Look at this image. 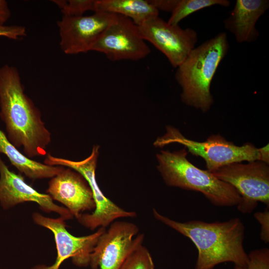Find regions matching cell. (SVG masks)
Returning <instances> with one entry per match:
<instances>
[{
  "label": "cell",
  "instance_id": "obj_16",
  "mask_svg": "<svg viewBox=\"0 0 269 269\" xmlns=\"http://www.w3.org/2000/svg\"><path fill=\"white\" fill-rule=\"evenodd\" d=\"M0 154L5 155L20 172L33 180L51 178L64 168L63 166L47 165L27 157L9 141L6 134L0 130Z\"/></svg>",
  "mask_w": 269,
  "mask_h": 269
},
{
  "label": "cell",
  "instance_id": "obj_9",
  "mask_svg": "<svg viewBox=\"0 0 269 269\" xmlns=\"http://www.w3.org/2000/svg\"><path fill=\"white\" fill-rule=\"evenodd\" d=\"M137 26L142 38L161 52L176 68L195 47L198 40L195 30L169 24L158 15L149 17Z\"/></svg>",
  "mask_w": 269,
  "mask_h": 269
},
{
  "label": "cell",
  "instance_id": "obj_15",
  "mask_svg": "<svg viewBox=\"0 0 269 269\" xmlns=\"http://www.w3.org/2000/svg\"><path fill=\"white\" fill-rule=\"evenodd\" d=\"M269 8L268 0H237L223 22L238 43H252L259 37L256 23Z\"/></svg>",
  "mask_w": 269,
  "mask_h": 269
},
{
  "label": "cell",
  "instance_id": "obj_2",
  "mask_svg": "<svg viewBox=\"0 0 269 269\" xmlns=\"http://www.w3.org/2000/svg\"><path fill=\"white\" fill-rule=\"evenodd\" d=\"M155 218L188 238L198 251L195 269H214L217 265L232 263L234 269L246 267L249 262L244 247L245 227L239 218L220 222L175 221L153 209Z\"/></svg>",
  "mask_w": 269,
  "mask_h": 269
},
{
  "label": "cell",
  "instance_id": "obj_5",
  "mask_svg": "<svg viewBox=\"0 0 269 269\" xmlns=\"http://www.w3.org/2000/svg\"><path fill=\"white\" fill-rule=\"evenodd\" d=\"M172 143L181 144L193 155L201 157L210 172L243 161L269 162V144L259 148L249 142L238 146L220 134L211 135L205 141H197L185 137L172 127H167L166 134L158 137L154 145L161 147Z\"/></svg>",
  "mask_w": 269,
  "mask_h": 269
},
{
  "label": "cell",
  "instance_id": "obj_10",
  "mask_svg": "<svg viewBox=\"0 0 269 269\" xmlns=\"http://www.w3.org/2000/svg\"><path fill=\"white\" fill-rule=\"evenodd\" d=\"M134 223L117 221L111 224L100 236L90 256L92 269H120L130 253L142 244L144 235L139 234Z\"/></svg>",
  "mask_w": 269,
  "mask_h": 269
},
{
  "label": "cell",
  "instance_id": "obj_25",
  "mask_svg": "<svg viewBox=\"0 0 269 269\" xmlns=\"http://www.w3.org/2000/svg\"><path fill=\"white\" fill-rule=\"evenodd\" d=\"M11 15L6 1L0 0V26L4 25Z\"/></svg>",
  "mask_w": 269,
  "mask_h": 269
},
{
  "label": "cell",
  "instance_id": "obj_18",
  "mask_svg": "<svg viewBox=\"0 0 269 269\" xmlns=\"http://www.w3.org/2000/svg\"><path fill=\"white\" fill-rule=\"evenodd\" d=\"M230 5L228 0H179L167 22L171 25H178L188 15L204 8L214 5L228 7Z\"/></svg>",
  "mask_w": 269,
  "mask_h": 269
},
{
  "label": "cell",
  "instance_id": "obj_12",
  "mask_svg": "<svg viewBox=\"0 0 269 269\" xmlns=\"http://www.w3.org/2000/svg\"><path fill=\"white\" fill-rule=\"evenodd\" d=\"M117 14L97 12L89 16L63 15L57 21L60 46L66 54L87 52Z\"/></svg>",
  "mask_w": 269,
  "mask_h": 269
},
{
  "label": "cell",
  "instance_id": "obj_8",
  "mask_svg": "<svg viewBox=\"0 0 269 269\" xmlns=\"http://www.w3.org/2000/svg\"><path fill=\"white\" fill-rule=\"evenodd\" d=\"M145 41L138 26L131 19L117 14L94 42L90 51L101 52L112 61H137L150 53Z\"/></svg>",
  "mask_w": 269,
  "mask_h": 269
},
{
  "label": "cell",
  "instance_id": "obj_4",
  "mask_svg": "<svg viewBox=\"0 0 269 269\" xmlns=\"http://www.w3.org/2000/svg\"><path fill=\"white\" fill-rule=\"evenodd\" d=\"M187 155L185 147L157 154L158 170L168 186L200 192L218 207L237 206L241 202V197L232 185L207 170L197 167L188 160Z\"/></svg>",
  "mask_w": 269,
  "mask_h": 269
},
{
  "label": "cell",
  "instance_id": "obj_13",
  "mask_svg": "<svg viewBox=\"0 0 269 269\" xmlns=\"http://www.w3.org/2000/svg\"><path fill=\"white\" fill-rule=\"evenodd\" d=\"M26 202L38 204L47 213L55 212L65 220L73 217L66 207L57 205L48 194L38 192L24 181V177L11 171L0 154V204L4 210Z\"/></svg>",
  "mask_w": 269,
  "mask_h": 269
},
{
  "label": "cell",
  "instance_id": "obj_6",
  "mask_svg": "<svg viewBox=\"0 0 269 269\" xmlns=\"http://www.w3.org/2000/svg\"><path fill=\"white\" fill-rule=\"evenodd\" d=\"M98 145H94L91 154L81 161H73L46 155L44 163L49 165L66 166L79 173L90 187L95 207L91 214H81L77 219L84 227L91 230L98 227L106 228L119 218L134 217L136 213L121 208L107 198L97 184L95 171L99 155Z\"/></svg>",
  "mask_w": 269,
  "mask_h": 269
},
{
  "label": "cell",
  "instance_id": "obj_21",
  "mask_svg": "<svg viewBox=\"0 0 269 269\" xmlns=\"http://www.w3.org/2000/svg\"><path fill=\"white\" fill-rule=\"evenodd\" d=\"M249 262L243 268L234 269H269V249L264 248L251 251L248 254Z\"/></svg>",
  "mask_w": 269,
  "mask_h": 269
},
{
  "label": "cell",
  "instance_id": "obj_23",
  "mask_svg": "<svg viewBox=\"0 0 269 269\" xmlns=\"http://www.w3.org/2000/svg\"><path fill=\"white\" fill-rule=\"evenodd\" d=\"M26 35L24 26L21 25H3L0 26V36L9 39L17 40Z\"/></svg>",
  "mask_w": 269,
  "mask_h": 269
},
{
  "label": "cell",
  "instance_id": "obj_17",
  "mask_svg": "<svg viewBox=\"0 0 269 269\" xmlns=\"http://www.w3.org/2000/svg\"><path fill=\"white\" fill-rule=\"evenodd\" d=\"M95 5L94 12L123 15L131 19L137 26L159 14L148 0H96Z\"/></svg>",
  "mask_w": 269,
  "mask_h": 269
},
{
  "label": "cell",
  "instance_id": "obj_22",
  "mask_svg": "<svg viewBox=\"0 0 269 269\" xmlns=\"http://www.w3.org/2000/svg\"><path fill=\"white\" fill-rule=\"evenodd\" d=\"M266 207L264 211L257 212L254 215L255 218L261 226L260 238L265 243L269 242V210Z\"/></svg>",
  "mask_w": 269,
  "mask_h": 269
},
{
  "label": "cell",
  "instance_id": "obj_3",
  "mask_svg": "<svg viewBox=\"0 0 269 269\" xmlns=\"http://www.w3.org/2000/svg\"><path fill=\"white\" fill-rule=\"evenodd\" d=\"M229 49L226 33L220 32L195 47L176 68L175 78L181 88L183 103L203 112L210 109L214 102L211 84Z\"/></svg>",
  "mask_w": 269,
  "mask_h": 269
},
{
  "label": "cell",
  "instance_id": "obj_14",
  "mask_svg": "<svg viewBox=\"0 0 269 269\" xmlns=\"http://www.w3.org/2000/svg\"><path fill=\"white\" fill-rule=\"evenodd\" d=\"M68 168L51 178L47 193L61 202L77 219L85 210L95 209L90 187L79 173Z\"/></svg>",
  "mask_w": 269,
  "mask_h": 269
},
{
  "label": "cell",
  "instance_id": "obj_7",
  "mask_svg": "<svg viewBox=\"0 0 269 269\" xmlns=\"http://www.w3.org/2000/svg\"><path fill=\"white\" fill-rule=\"evenodd\" d=\"M232 185L241 197L237 206L243 214L252 213L261 202L269 208V166L261 160L229 164L211 172Z\"/></svg>",
  "mask_w": 269,
  "mask_h": 269
},
{
  "label": "cell",
  "instance_id": "obj_20",
  "mask_svg": "<svg viewBox=\"0 0 269 269\" xmlns=\"http://www.w3.org/2000/svg\"><path fill=\"white\" fill-rule=\"evenodd\" d=\"M96 0H52L60 9L63 15H83L87 11H95Z\"/></svg>",
  "mask_w": 269,
  "mask_h": 269
},
{
  "label": "cell",
  "instance_id": "obj_24",
  "mask_svg": "<svg viewBox=\"0 0 269 269\" xmlns=\"http://www.w3.org/2000/svg\"><path fill=\"white\" fill-rule=\"evenodd\" d=\"M148 2L158 11L172 12L179 0H148Z\"/></svg>",
  "mask_w": 269,
  "mask_h": 269
},
{
  "label": "cell",
  "instance_id": "obj_11",
  "mask_svg": "<svg viewBox=\"0 0 269 269\" xmlns=\"http://www.w3.org/2000/svg\"><path fill=\"white\" fill-rule=\"evenodd\" d=\"M32 219L35 224L49 229L53 234L57 257L50 266L39 265L31 269H59L62 263L70 258L78 267L88 266L92 252L100 236L106 230V228L100 227L92 234L77 237L68 232L65 220L62 217L51 218L36 212L32 214Z\"/></svg>",
  "mask_w": 269,
  "mask_h": 269
},
{
  "label": "cell",
  "instance_id": "obj_1",
  "mask_svg": "<svg viewBox=\"0 0 269 269\" xmlns=\"http://www.w3.org/2000/svg\"><path fill=\"white\" fill-rule=\"evenodd\" d=\"M0 118L7 137L29 158L47 155L51 134L38 108L25 94L18 70L7 64L0 68Z\"/></svg>",
  "mask_w": 269,
  "mask_h": 269
},
{
  "label": "cell",
  "instance_id": "obj_19",
  "mask_svg": "<svg viewBox=\"0 0 269 269\" xmlns=\"http://www.w3.org/2000/svg\"><path fill=\"white\" fill-rule=\"evenodd\" d=\"M120 269H154L151 256L141 244L128 256Z\"/></svg>",
  "mask_w": 269,
  "mask_h": 269
}]
</instances>
